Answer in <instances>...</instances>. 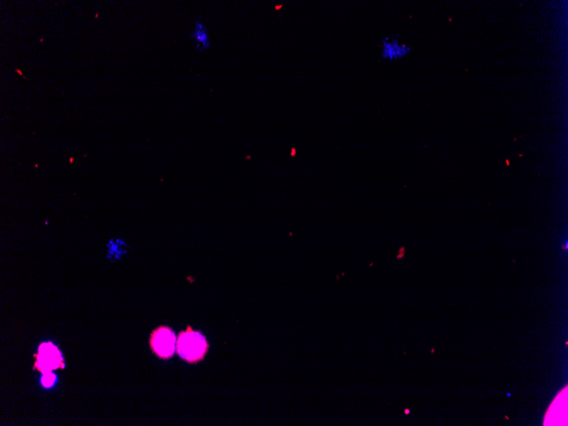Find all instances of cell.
Wrapping results in <instances>:
<instances>
[{"label": "cell", "mask_w": 568, "mask_h": 426, "mask_svg": "<svg viewBox=\"0 0 568 426\" xmlns=\"http://www.w3.org/2000/svg\"><path fill=\"white\" fill-rule=\"evenodd\" d=\"M207 339L200 332L188 326L187 330L180 332L176 342V353L188 363H197L204 360L209 352Z\"/></svg>", "instance_id": "obj_1"}, {"label": "cell", "mask_w": 568, "mask_h": 426, "mask_svg": "<svg viewBox=\"0 0 568 426\" xmlns=\"http://www.w3.org/2000/svg\"><path fill=\"white\" fill-rule=\"evenodd\" d=\"M34 354L35 363L32 370L45 374L56 370H64L65 362L59 348L52 342H43Z\"/></svg>", "instance_id": "obj_2"}, {"label": "cell", "mask_w": 568, "mask_h": 426, "mask_svg": "<svg viewBox=\"0 0 568 426\" xmlns=\"http://www.w3.org/2000/svg\"><path fill=\"white\" fill-rule=\"evenodd\" d=\"M177 338L175 332L168 326H160L151 334L149 344L151 351L160 359H171L176 352Z\"/></svg>", "instance_id": "obj_3"}, {"label": "cell", "mask_w": 568, "mask_h": 426, "mask_svg": "<svg viewBox=\"0 0 568 426\" xmlns=\"http://www.w3.org/2000/svg\"><path fill=\"white\" fill-rule=\"evenodd\" d=\"M412 52L410 45L399 41L397 37L383 38L381 43V56L382 59L396 61L405 58Z\"/></svg>", "instance_id": "obj_4"}, {"label": "cell", "mask_w": 568, "mask_h": 426, "mask_svg": "<svg viewBox=\"0 0 568 426\" xmlns=\"http://www.w3.org/2000/svg\"><path fill=\"white\" fill-rule=\"evenodd\" d=\"M191 39L196 45V49L198 52H204L211 47V39H209V34L207 28L201 19H198L195 23V28L193 34L191 35Z\"/></svg>", "instance_id": "obj_5"}, {"label": "cell", "mask_w": 568, "mask_h": 426, "mask_svg": "<svg viewBox=\"0 0 568 426\" xmlns=\"http://www.w3.org/2000/svg\"><path fill=\"white\" fill-rule=\"evenodd\" d=\"M56 375L55 374H53L52 372H49V373L42 374L41 384L43 386V387L46 389L53 387V386L56 385Z\"/></svg>", "instance_id": "obj_6"}, {"label": "cell", "mask_w": 568, "mask_h": 426, "mask_svg": "<svg viewBox=\"0 0 568 426\" xmlns=\"http://www.w3.org/2000/svg\"><path fill=\"white\" fill-rule=\"evenodd\" d=\"M16 72L17 74H19L21 76V77H23L24 79H26V78L24 77V75L23 74V73H21V72L19 70H16Z\"/></svg>", "instance_id": "obj_7"}]
</instances>
